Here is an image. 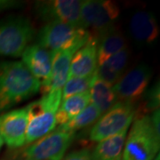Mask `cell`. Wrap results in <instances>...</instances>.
<instances>
[{
    "label": "cell",
    "mask_w": 160,
    "mask_h": 160,
    "mask_svg": "<svg viewBox=\"0 0 160 160\" xmlns=\"http://www.w3.org/2000/svg\"><path fill=\"white\" fill-rule=\"evenodd\" d=\"M40 86L39 81L22 62H0V112L32 97Z\"/></svg>",
    "instance_id": "6da1fadb"
},
{
    "label": "cell",
    "mask_w": 160,
    "mask_h": 160,
    "mask_svg": "<svg viewBox=\"0 0 160 160\" xmlns=\"http://www.w3.org/2000/svg\"><path fill=\"white\" fill-rule=\"evenodd\" d=\"M160 131L150 115H135L127 132L121 160H154L158 156Z\"/></svg>",
    "instance_id": "7a4b0ae2"
},
{
    "label": "cell",
    "mask_w": 160,
    "mask_h": 160,
    "mask_svg": "<svg viewBox=\"0 0 160 160\" xmlns=\"http://www.w3.org/2000/svg\"><path fill=\"white\" fill-rule=\"evenodd\" d=\"M62 102V90L44 93L26 106L28 126L25 145H29L52 132L56 127V113Z\"/></svg>",
    "instance_id": "3957f363"
},
{
    "label": "cell",
    "mask_w": 160,
    "mask_h": 160,
    "mask_svg": "<svg viewBox=\"0 0 160 160\" xmlns=\"http://www.w3.org/2000/svg\"><path fill=\"white\" fill-rule=\"evenodd\" d=\"M34 35V27L28 18L20 15L3 21L0 23V56H22Z\"/></svg>",
    "instance_id": "277c9868"
},
{
    "label": "cell",
    "mask_w": 160,
    "mask_h": 160,
    "mask_svg": "<svg viewBox=\"0 0 160 160\" xmlns=\"http://www.w3.org/2000/svg\"><path fill=\"white\" fill-rule=\"evenodd\" d=\"M137 113L136 103L118 101L93 124L89 132L92 142H99L128 128Z\"/></svg>",
    "instance_id": "5b68a950"
},
{
    "label": "cell",
    "mask_w": 160,
    "mask_h": 160,
    "mask_svg": "<svg viewBox=\"0 0 160 160\" xmlns=\"http://www.w3.org/2000/svg\"><path fill=\"white\" fill-rule=\"evenodd\" d=\"M90 38L91 34L86 29L58 22H46L37 36L38 44L51 52L70 46H83Z\"/></svg>",
    "instance_id": "8992f818"
},
{
    "label": "cell",
    "mask_w": 160,
    "mask_h": 160,
    "mask_svg": "<svg viewBox=\"0 0 160 160\" xmlns=\"http://www.w3.org/2000/svg\"><path fill=\"white\" fill-rule=\"evenodd\" d=\"M76 132L55 129L29 144L23 150L26 160H62L75 139Z\"/></svg>",
    "instance_id": "52a82bcc"
},
{
    "label": "cell",
    "mask_w": 160,
    "mask_h": 160,
    "mask_svg": "<svg viewBox=\"0 0 160 160\" xmlns=\"http://www.w3.org/2000/svg\"><path fill=\"white\" fill-rule=\"evenodd\" d=\"M120 8L114 1L86 0L81 6V24L84 29L91 28L96 33L114 26Z\"/></svg>",
    "instance_id": "ba28073f"
},
{
    "label": "cell",
    "mask_w": 160,
    "mask_h": 160,
    "mask_svg": "<svg viewBox=\"0 0 160 160\" xmlns=\"http://www.w3.org/2000/svg\"><path fill=\"white\" fill-rule=\"evenodd\" d=\"M82 3L83 1L80 0L39 1L35 4V12L46 22H58L83 29L81 24Z\"/></svg>",
    "instance_id": "9c48e42d"
},
{
    "label": "cell",
    "mask_w": 160,
    "mask_h": 160,
    "mask_svg": "<svg viewBox=\"0 0 160 160\" xmlns=\"http://www.w3.org/2000/svg\"><path fill=\"white\" fill-rule=\"evenodd\" d=\"M151 76V69L145 64H141L123 75L113 86L118 100L136 103L147 91Z\"/></svg>",
    "instance_id": "30bf717a"
},
{
    "label": "cell",
    "mask_w": 160,
    "mask_h": 160,
    "mask_svg": "<svg viewBox=\"0 0 160 160\" xmlns=\"http://www.w3.org/2000/svg\"><path fill=\"white\" fill-rule=\"evenodd\" d=\"M27 108L6 111L0 115V137L10 149L22 148L26 142Z\"/></svg>",
    "instance_id": "8fae6325"
},
{
    "label": "cell",
    "mask_w": 160,
    "mask_h": 160,
    "mask_svg": "<svg viewBox=\"0 0 160 160\" xmlns=\"http://www.w3.org/2000/svg\"><path fill=\"white\" fill-rule=\"evenodd\" d=\"M22 62L44 86L50 78L52 65V52L39 44L29 45L22 54ZM40 86V87H41Z\"/></svg>",
    "instance_id": "7c38bea8"
},
{
    "label": "cell",
    "mask_w": 160,
    "mask_h": 160,
    "mask_svg": "<svg viewBox=\"0 0 160 160\" xmlns=\"http://www.w3.org/2000/svg\"><path fill=\"white\" fill-rule=\"evenodd\" d=\"M82 46H70L69 48L52 52V65L50 78L40 87L44 93L54 90H62L69 78V68L74 53Z\"/></svg>",
    "instance_id": "4fadbf2b"
},
{
    "label": "cell",
    "mask_w": 160,
    "mask_h": 160,
    "mask_svg": "<svg viewBox=\"0 0 160 160\" xmlns=\"http://www.w3.org/2000/svg\"><path fill=\"white\" fill-rule=\"evenodd\" d=\"M97 66V39L95 37L91 36L86 44L74 53L69 77H90L95 73Z\"/></svg>",
    "instance_id": "5bb4252c"
},
{
    "label": "cell",
    "mask_w": 160,
    "mask_h": 160,
    "mask_svg": "<svg viewBox=\"0 0 160 160\" xmlns=\"http://www.w3.org/2000/svg\"><path fill=\"white\" fill-rule=\"evenodd\" d=\"M129 31L135 41L150 44L158 38L159 27L155 15L148 11L134 12L129 22Z\"/></svg>",
    "instance_id": "9a60e30c"
},
{
    "label": "cell",
    "mask_w": 160,
    "mask_h": 160,
    "mask_svg": "<svg viewBox=\"0 0 160 160\" xmlns=\"http://www.w3.org/2000/svg\"><path fill=\"white\" fill-rule=\"evenodd\" d=\"M95 38L97 39L98 66L126 47L125 37L114 26L98 33Z\"/></svg>",
    "instance_id": "2e32d148"
},
{
    "label": "cell",
    "mask_w": 160,
    "mask_h": 160,
    "mask_svg": "<svg viewBox=\"0 0 160 160\" xmlns=\"http://www.w3.org/2000/svg\"><path fill=\"white\" fill-rule=\"evenodd\" d=\"M128 128L99 142L92 152L93 160H121Z\"/></svg>",
    "instance_id": "e0dca14e"
},
{
    "label": "cell",
    "mask_w": 160,
    "mask_h": 160,
    "mask_svg": "<svg viewBox=\"0 0 160 160\" xmlns=\"http://www.w3.org/2000/svg\"><path fill=\"white\" fill-rule=\"evenodd\" d=\"M91 103L90 92L86 91L62 100L56 113V125L67 124Z\"/></svg>",
    "instance_id": "ac0fdd59"
},
{
    "label": "cell",
    "mask_w": 160,
    "mask_h": 160,
    "mask_svg": "<svg viewBox=\"0 0 160 160\" xmlns=\"http://www.w3.org/2000/svg\"><path fill=\"white\" fill-rule=\"evenodd\" d=\"M89 92L91 103L99 109L102 115L108 111L117 102H118L113 86L99 79L95 73Z\"/></svg>",
    "instance_id": "d6986e66"
},
{
    "label": "cell",
    "mask_w": 160,
    "mask_h": 160,
    "mask_svg": "<svg viewBox=\"0 0 160 160\" xmlns=\"http://www.w3.org/2000/svg\"><path fill=\"white\" fill-rule=\"evenodd\" d=\"M101 116H102V113L99 111V109L93 104L90 103L79 114L74 117L67 124L58 126L57 129L61 131L76 132L78 130L93 125L100 118Z\"/></svg>",
    "instance_id": "ffe728a7"
},
{
    "label": "cell",
    "mask_w": 160,
    "mask_h": 160,
    "mask_svg": "<svg viewBox=\"0 0 160 160\" xmlns=\"http://www.w3.org/2000/svg\"><path fill=\"white\" fill-rule=\"evenodd\" d=\"M94 74L90 77H69L62 89V100L89 91Z\"/></svg>",
    "instance_id": "44dd1931"
},
{
    "label": "cell",
    "mask_w": 160,
    "mask_h": 160,
    "mask_svg": "<svg viewBox=\"0 0 160 160\" xmlns=\"http://www.w3.org/2000/svg\"><path fill=\"white\" fill-rule=\"evenodd\" d=\"M128 59H129V50L126 46L123 50L109 57L102 65L106 66L108 69L112 70L115 73L123 76L128 63Z\"/></svg>",
    "instance_id": "7402d4cb"
},
{
    "label": "cell",
    "mask_w": 160,
    "mask_h": 160,
    "mask_svg": "<svg viewBox=\"0 0 160 160\" xmlns=\"http://www.w3.org/2000/svg\"><path fill=\"white\" fill-rule=\"evenodd\" d=\"M159 83L156 84L150 89L145 92V110L154 112L159 109L160 93Z\"/></svg>",
    "instance_id": "603a6c76"
},
{
    "label": "cell",
    "mask_w": 160,
    "mask_h": 160,
    "mask_svg": "<svg viewBox=\"0 0 160 160\" xmlns=\"http://www.w3.org/2000/svg\"><path fill=\"white\" fill-rule=\"evenodd\" d=\"M62 160H93L92 157V152L87 149H83L73 151L67 155Z\"/></svg>",
    "instance_id": "cb8c5ba5"
},
{
    "label": "cell",
    "mask_w": 160,
    "mask_h": 160,
    "mask_svg": "<svg viewBox=\"0 0 160 160\" xmlns=\"http://www.w3.org/2000/svg\"><path fill=\"white\" fill-rule=\"evenodd\" d=\"M19 6H21V2L13 1V0H0V12L11 8H15Z\"/></svg>",
    "instance_id": "d4e9b609"
},
{
    "label": "cell",
    "mask_w": 160,
    "mask_h": 160,
    "mask_svg": "<svg viewBox=\"0 0 160 160\" xmlns=\"http://www.w3.org/2000/svg\"><path fill=\"white\" fill-rule=\"evenodd\" d=\"M3 144H4V142H3V140H2V139H1V137H0V149L2 148Z\"/></svg>",
    "instance_id": "484cf974"
},
{
    "label": "cell",
    "mask_w": 160,
    "mask_h": 160,
    "mask_svg": "<svg viewBox=\"0 0 160 160\" xmlns=\"http://www.w3.org/2000/svg\"><path fill=\"white\" fill-rule=\"evenodd\" d=\"M154 160H159V157L158 156V157H157V158H155Z\"/></svg>",
    "instance_id": "4316f807"
},
{
    "label": "cell",
    "mask_w": 160,
    "mask_h": 160,
    "mask_svg": "<svg viewBox=\"0 0 160 160\" xmlns=\"http://www.w3.org/2000/svg\"><path fill=\"white\" fill-rule=\"evenodd\" d=\"M25 160H26V159H25Z\"/></svg>",
    "instance_id": "83f0119b"
}]
</instances>
